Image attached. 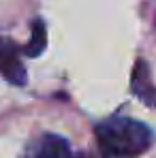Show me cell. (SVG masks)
Listing matches in <instances>:
<instances>
[{
    "label": "cell",
    "mask_w": 156,
    "mask_h": 158,
    "mask_svg": "<svg viewBox=\"0 0 156 158\" xmlns=\"http://www.w3.org/2000/svg\"><path fill=\"white\" fill-rule=\"evenodd\" d=\"M152 131L133 118H109L96 126V141L103 156H139L152 145Z\"/></svg>",
    "instance_id": "6da1fadb"
},
{
    "label": "cell",
    "mask_w": 156,
    "mask_h": 158,
    "mask_svg": "<svg viewBox=\"0 0 156 158\" xmlns=\"http://www.w3.org/2000/svg\"><path fill=\"white\" fill-rule=\"evenodd\" d=\"M17 53H19V49L13 45V41L0 36V75L13 85H24L28 77Z\"/></svg>",
    "instance_id": "7a4b0ae2"
},
{
    "label": "cell",
    "mask_w": 156,
    "mask_h": 158,
    "mask_svg": "<svg viewBox=\"0 0 156 158\" xmlns=\"http://www.w3.org/2000/svg\"><path fill=\"white\" fill-rule=\"evenodd\" d=\"M28 158H81L79 154H73L69 143L62 137L56 135H45L43 139L36 141Z\"/></svg>",
    "instance_id": "3957f363"
},
{
    "label": "cell",
    "mask_w": 156,
    "mask_h": 158,
    "mask_svg": "<svg viewBox=\"0 0 156 158\" xmlns=\"http://www.w3.org/2000/svg\"><path fill=\"white\" fill-rule=\"evenodd\" d=\"M130 85H133V92L137 98H141L148 107H156V88L150 79V71H148L145 60H137Z\"/></svg>",
    "instance_id": "277c9868"
},
{
    "label": "cell",
    "mask_w": 156,
    "mask_h": 158,
    "mask_svg": "<svg viewBox=\"0 0 156 158\" xmlns=\"http://www.w3.org/2000/svg\"><path fill=\"white\" fill-rule=\"evenodd\" d=\"M47 45V30H45V24L41 19H36L32 24V34H30V41L24 45V53L30 56V58H36L41 56L43 49Z\"/></svg>",
    "instance_id": "5b68a950"
}]
</instances>
